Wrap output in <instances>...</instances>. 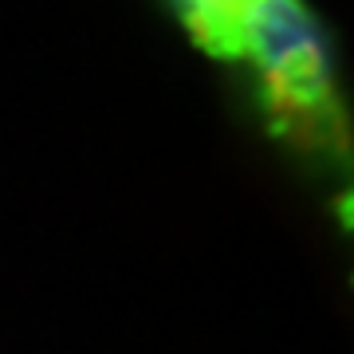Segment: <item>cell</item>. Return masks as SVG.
Wrapping results in <instances>:
<instances>
[{"mask_svg": "<svg viewBox=\"0 0 354 354\" xmlns=\"http://www.w3.org/2000/svg\"><path fill=\"white\" fill-rule=\"evenodd\" d=\"M169 4L205 55L221 64H241L248 48V28L268 0H169Z\"/></svg>", "mask_w": 354, "mask_h": 354, "instance_id": "2", "label": "cell"}, {"mask_svg": "<svg viewBox=\"0 0 354 354\" xmlns=\"http://www.w3.org/2000/svg\"><path fill=\"white\" fill-rule=\"evenodd\" d=\"M241 64L252 67L268 130L295 150L346 162V111L335 83L330 39L304 0H268L248 28Z\"/></svg>", "mask_w": 354, "mask_h": 354, "instance_id": "1", "label": "cell"}]
</instances>
